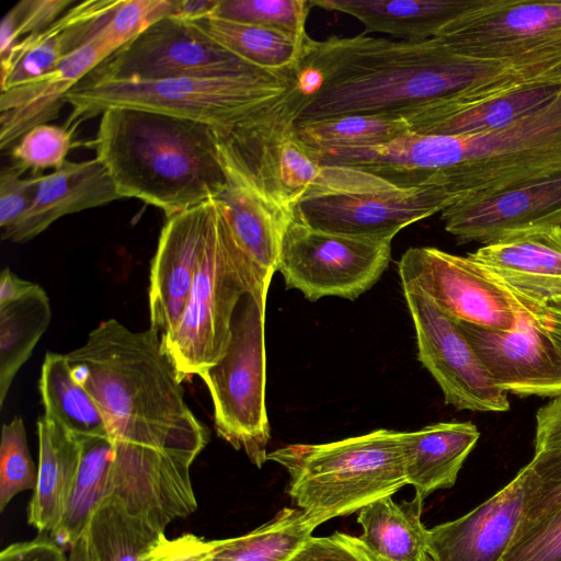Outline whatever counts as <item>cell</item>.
<instances>
[{
	"instance_id": "obj_15",
	"label": "cell",
	"mask_w": 561,
	"mask_h": 561,
	"mask_svg": "<svg viewBox=\"0 0 561 561\" xmlns=\"http://www.w3.org/2000/svg\"><path fill=\"white\" fill-rule=\"evenodd\" d=\"M417 343V357L443 391L445 403L458 410L506 412L508 393L491 378L455 322L425 293L402 285Z\"/></svg>"
},
{
	"instance_id": "obj_54",
	"label": "cell",
	"mask_w": 561,
	"mask_h": 561,
	"mask_svg": "<svg viewBox=\"0 0 561 561\" xmlns=\"http://www.w3.org/2000/svg\"><path fill=\"white\" fill-rule=\"evenodd\" d=\"M424 561H435L430 554H427L424 559Z\"/></svg>"
},
{
	"instance_id": "obj_23",
	"label": "cell",
	"mask_w": 561,
	"mask_h": 561,
	"mask_svg": "<svg viewBox=\"0 0 561 561\" xmlns=\"http://www.w3.org/2000/svg\"><path fill=\"white\" fill-rule=\"evenodd\" d=\"M107 170L95 157L66 161L48 174L38 175L32 204L24 216L2 231V239L28 241L59 218L121 199Z\"/></svg>"
},
{
	"instance_id": "obj_10",
	"label": "cell",
	"mask_w": 561,
	"mask_h": 561,
	"mask_svg": "<svg viewBox=\"0 0 561 561\" xmlns=\"http://www.w3.org/2000/svg\"><path fill=\"white\" fill-rule=\"evenodd\" d=\"M268 289L242 295L231 319L225 355L201 377L214 404L217 434L261 468L267 461L265 305Z\"/></svg>"
},
{
	"instance_id": "obj_13",
	"label": "cell",
	"mask_w": 561,
	"mask_h": 561,
	"mask_svg": "<svg viewBox=\"0 0 561 561\" xmlns=\"http://www.w3.org/2000/svg\"><path fill=\"white\" fill-rule=\"evenodd\" d=\"M227 50L192 22L164 16L93 69L83 81H161L266 72Z\"/></svg>"
},
{
	"instance_id": "obj_33",
	"label": "cell",
	"mask_w": 561,
	"mask_h": 561,
	"mask_svg": "<svg viewBox=\"0 0 561 561\" xmlns=\"http://www.w3.org/2000/svg\"><path fill=\"white\" fill-rule=\"evenodd\" d=\"M53 311L46 291L35 287L10 304L0 306V407L12 381L47 330Z\"/></svg>"
},
{
	"instance_id": "obj_25",
	"label": "cell",
	"mask_w": 561,
	"mask_h": 561,
	"mask_svg": "<svg viewBox=\"0 0 561 561\" xmlns=\"http://www.w3.org/2000/svg\"><path fill=\"white\" fill-rule=\"evenodd\" d=\"M115 0L76 2L42 32L23 37L1 59V91L34 80L87 43L90 26Z\"/></svg>"
},
{
	"instance_id": "obj_12",
	"label": "cell",
	"mask_w": 561,
	"mask_h": 561,
	"mask_svg": "<svg viewBox=\"0 0 561 561\" xmlns=\"http://www.w3.org/2000/svg\"><path fill=\"white\" fill-rule=\"evenodd\" d=\"M391 241L327 232L293 217L282 238L277 271L287 288L310 301L327 296L355 300L387 270Z\"/></svg>"
},
{
	"instance_id": "obj_32",
	"label": "cell",
	"mask_w": 561,
	"mask_h": 561,
	"mask_svg": "<svg viewBox=\"0 0 561 561\" xmlns=\"http://www.w3.org/2000/svg\"><path fill=\"white\" fill-rule=\"evenodd\" d=\"M47 416L77 438L110 436L104 416L84 387L75 379L66 354L48 352L38 381ZM111 437V436H110Z\"/></svg>"
},
{
	"instance_id": "obj_50",
	"label": "cell",
	"mask_w": 561,
	"mask_h": 561,
	"mask_svg": "<svg viewBox=\"0 0 561 561\" xmlns=\"http://www.w3.org/2000/svg\"><path fill=\"white\" fill-rule=\"evenodd\" d=\"M35 285V283L20 278L9 267L3 268L0 274V306L20 299Z\"/></svg>"
},
{
	"instance_id": "obj_53",
	"label": "cell",
	"mask_w": 561,
	"mask_h": 561,
	"mask_svg": "<svg viewBox=\"0 0 561 561\" xmlns=\"http://www.w3.org/2000/svg\"><path fill=\"white\" fill-rule=\"evenodd\" d=\"M550 304H552V305H557V306H561V298H560V299H558V300H556V301H553V302H550Z\"/></svg>"
},
{
	"instance_id": "obj_11",
	"label": "cell",
	"mask_w": 561,
	"mask_h": 561,
	"mask_svg": "<svg viewBox=\"0 0 561 561\" xmlns=\"http://www.w3.org/2000/svg\"><path fill=\"white\" fill-rule=\"evenodd\" d=\"M454 53L530 81L561 64V1L481 0L435 35Z\"/></svg>"
},
{
	"instance_id": "obj_26",
	"label": "cell",
	"mask_w": 561,
	"mask_h": 561,
	"mask_svg": "<svg viewBox=\"0 0 561 561\" xmlns=\"http://www.w3.org/2000/svg\"><path fill=\"white\" fill-rule=\"evenodd\" d=\"M481 0H310L312 5L359 20L368 33L424 41Z\"/></svg>"
},
{
	"instance_id": "obj_21",
	"label": "cell",
	"mask_w": 561,
	"mask_h": 561,
	"mask_svg": "<svg viewBox=\"0 0 561 561\" xmlns=\"http://www.w3.org/2000/svg\"><path fill=\"white\" fill-rule=\"evenodd\" d=\"M467 255L523 296L545 304L561 298V226L517 231Z\"/></svg>"
},
{
	"instance_id": "obj_46",
	"label": "cell",
	"mask_w": 561,
	"mask_h": 561,
	"mask_svg": "<svg viewBox=\"0 0 561 561\" xmlns=\"http://www.w3.org/2000/svg\"><path fill=\"white\" fill-rule=\"evenodd\" d=\"M211 540L185 534L174 539L163 536L146 554L145 561H210Z\"/></svg>"
},
{
	"instance_id": "obj_1",
	"label": "cell",
	"mask_w": 561,
	"mask_h": 561,
	"mask_svg": "<svg viewBox=\"0 0 561 561\" xmlns=\"http://www.w3.org/2000/svg\"><path fill=\"white\" fill-rule=\"evenodd\" d=\"M297 73L305 92L297 124L350 114L400 115L524 83L510 68L460 56L435 37L391 41L365 34L311 38Z\"/></svg>"
},
{
	"instance_id": "obj_39",
	"label": "cell",
	"mask_w": 561,
	"mask_h": 561,
	"mask_svg": "<svg viewBox=\"0 0 561 561\" xmlns=\"http://www.w3.org/2000/svg\"><path fill=\"white\" fill-rule=\"evenodd\" d=\"M524 468L528 476V495L515 538L561 508V447L535 453Z\"/></svg>"
},
{
	"instance_id": "obj_52",
	"label": "cell",
	"mask_w": 561,
	"mask_h": 561,
	"mask_svg": "<svg viewBox=\"0 0 561 561\" xmlns=\"http://www.w3.org/2000/svg\"><path fill=\"white\" fill-rule=\"evenodd\" d=\"M536 79L541 80H561V64L554 66L553 68H550L546 72H543L541 76L537 77ZM535 80V79H533Z\"/></svg>"
},
{
	"instance_id": "obj_34",
	"label": "cell",
	"mask_w": 561,
	"mask_h": 561,
	"mask_svg": "<svg viewBox=\"0 0 561 561\" xmlns=\"http://www.w3.org/2000/svg\"><path fill=\"white\" fill-rule=\"evenodd\" d=\"M314 528L299 508L285 507L245 535L211 540L210 561H287Z\"/></svg>"
},
{
	"instance_id": "obj_5",
	"label": "cell",
	"mask_w": 561,
	"mask_h": 561,
	"mask_svg": "<svg viewBox=\"0 0 561 561\" xmlns=\"http://www.w3.org/2000/svg\"><path fill=\"white\" fill-rule=\"evenodd\" d=\"M400 433L380 428L331 443L290 444L267 460L287 470L290 499L317 527L408 484Z\"/></svg>"
},
{
	"instance_id": "obj_14",
	"label": "cell",
	"mask_w": 561,
	"mask_h": 561,
	"mask_svg": "<svg viewBox=\"0 0 561 561\" xmlns=\"http://www.w3.org/2000/svg\"><path fill=\"white\" fill-rule=\"evenodd\" d=\"M402 285L415 286L454 320L492 330H512L520 306L485 266L434 247L408 249L398 263Z\"/></svg>"
},
{
	"instance_id": "obj_35",
	"label": "cell",
	"mask_w": 561,
	"mask_h": 561,
	"mask_svg": "<svg viewBox=\"0 0 561 561\" xmlns=\"http://www.w3.org/2000/svg\"><path fill=\"white\" fill-rule=\"evenodd\" d=\"M92 561H145L163 531L106 497L85 531Z\"/></svg>"
},
{
	"instance_id": "obj_18",
	"label": "cell",
	"mask_w": 561,
	"mask_h": 561,
	"mask_svg": "<svg viewBox=\"0 0 561 561\" xmlns=\"http://www.w3.org/2000/svg\"><path fill=\"white\" fill-rule=\"evenodd\" d=\"M527 495L528 476L523 467L468 514L427 529L428 554L435 561H500L522 524Z\"/></svg>"
},
{
	"instance_id": "obj_22",
	"label": "cell",
	"mask_w": 561,
	"mask_h": 561,
	"mask_svg": "<svg viewBox=\"0 0 561 561\" xmlns=\"http://www.w3.org/2000/svg\"><path fill=\"white\" fill-rule=\"evenodd\" d=\"M115 51L108 44L89 43L45 75L1 91L0 148L4 150L31 128L56 118L66 94Z\"/></svg>"
},
{
	"instance_id": "obj_44",
	"label": "cell",
	"mask_w": 561,
	"mask_h": 561,
	"mask_svg": "<svg viewBox=\"0 0 561 561\" xmlns=\"http://www.w3.org/2000/svg\"><path fill=\"white\" fill-rule=\"evenodd\" d=\"M287 561H378L365 543L344 533L310 536Z\"/></svg>"
},
{
	"instance_id": "obj_37",
	"label": "cell",
	"mask_w": 561,
	"mask_h": 561,
	"mask_svg": "<svg viewBox=\"0 0 561 561\" xmlns=\"http://www.w3.org/2000/svg\"><path fill=\"white\" fill-rule=\"evenodd\" d=\"M310 0H219L214 16L280 31L298 39L310 36L306 20Z\"/></svg>"
},
{
	"instance_id": "obj_45",
	"label": "cell",
	"mask_w": 561,
	"mask_h": 561,
	"mask_svg": "<svg viewBox=\"0 0 561 561\" xmlns=\"http://www.w3.org/2000/svg\"><path fill=\"white\" fill-rule=\"evenodd\" d=\"M23 170L12 165L0 174V227L2 231L14 226L30 208L38 175L23 178Z\"/></svg>"
},
{
	"instance_id": "obj_36",
	"label": "cell",
	"mask_w": 561,
	"mask_h": 561,
	"mask_svg": "<svg viewBox=\"0 0 561 561\" xmlns=\"http://www.w3.org/2000/svg\"><path fill=\"white\" fill-rule=\"evenodd\" d=\"M300 138L316 152L391 144L410 133L399 115L350 114L297 124Z\"/></svg>"
},
{
	"instance_id": "obj_7",
	"label": "cell",
	"mask_w": 561,
	"mask_h": 561,
	"mask_svg": "<svg viewBox=\"0 0 561 561\" xmlns=\"http://www.w3.org/2000/svg\"><path fill=\"white\" fill-rule=\"evenodd\" d=\"M297 80V68L144 82L81 80L66 94L65 101L72 106L71 122L118 106L225 127L283 96L295 88Z\"/></svg>"
},
{
	"instance_id": "obj_16",
	"label": "cell",
	"mask_w": 561,
	"mask_h": 561,
	"mask_svg": "<svg viewBox=\"0 0 561 561\" xmlns=\"http://www.w3.org/2000/svg\"><path fill=\"white\" fill-rule=\"evenodd\" d=\"M518 304L520 316L512 330H492L459 320L455 322L500 389L523 398L553 399L561 396V355L529 312Z\"/></svg>"
},
{
	"instance_id": "obj_19",
	"label": "cell",
	"mask_w": 561,
	"mask_h": 561,
	"mask_svg": "<svg viewBox=\"0 0 561 561\" xmlns=\"http://www.w3.org/2000/svg\"><path fill=\"white\" fill-rule=\"evenodd\" d=\"M561 90V80L535 79L492 96L468 94L400 114L419 135H477L505 128L534 113Z\"/></svg>"
},
{
	"instance_id": "obj_6",
	"label": "cell",
	"mask_w": 561,
	"mask_h": 561,
	"mask_svg": "<svg viewBox=\"0 0 561 561\" xmlns=\"http://www.w3.org/2000/svg\"><path fill=\"white\" fill-rule=\"evenodd\" d=\"M272 276L239 247L221 203L210 199L186 305L175 328L161 336L181 381L199 376L225 355L238 301L245 293L268 289Z\"/></svg>"
},
{
	"instance_id": "obj_41",
	"label": "cell",
	"mask_w": 561,
	"mask_h": 561,
	"mask_svg": "<svg viewBox=\"0 0 561 561\" xmlns=\"http://www.w3.org/2000/svg\"><path fill=\"white\" fill-rule=\"evenodd\" d=\"M72 147V130L53 124H42L26 131L13 146V165L24 172L58 169L67 161Z\"/></svg>"
},
{
	"instance_id": "obj_28",
	"label": "cell",
	"mask_w": 561,
	"mask_h": 561,
	"mask_svg": "<svg viewBox=\"0 0 561 561\" xmlns=\"http://www.w3.org/2000/svg\"><path fill=\"white\" fill-rule=\"evenodd\" d=\"M228 183L218 194L239 247L262 270L277 271L282 238L293 209L268 201L227 171Z\"/></svg>"
},
{
	"instance_id": "obj_38",
	"label": "cell",
	"mask_w": 561,
	"mask_h": 561,
	"mask_svg": "<svg viewBox=\"0 0 561 561\" xmlns=\"http://www.w3.org/2000/svg\"><path fill=\"white\" fill-rule=\"evenodd\" d=\"M173 5L174 0H118L96 22L89 43H105L117 50L156 21L172 16Z\"/></svg>"
},
{
	"instance_id": "obj_31",
	"label": "cell",
	"mask_w": 561,
	"mask_h": 561,
	"mask_svg": "<svg viewBox=\"0 0 561 561\" xmlns=\"http://www.w3.org/2000/svg\"><path fill=\"white\" fill-rule=\"evenodd\" d=\"M217 44L244 61L268 71L298 67L311 37L306 41L263 26L209 15L192 22Z\"/></svg>"
},
{
	"instance_id": "obj_30",
	"label": "cell",
	"mask_w": 561,
	"mask_h": 561,
	"mask_svg": "<svg viewBox=\"0 0 561 561\" xmlns=\"http://www.w3.org/2000/svg\"><path fill=\"white\" fill-rule=\"evenodd\" d=\"M81 446L77 474L56 528L49 534L61 547L70 549L85 534L89 523L108 496L113 440L110 436L78 438Z\"/></svg>"
},
{
	"instance_id": "obj_40",
	"label": "cell",
	"mask_w": 561,
	"mask_h": 561,
	"mask_svg": "<svg viewBox=\"0 0 561 561\" xmlns=\"http://www.w3.org/2000/svg\"><path fill=\"white\" fill-rule=\"evenodd\" d=\"M37 469L32 459L23 420L3 424L0 445V511L25 490H34Z\"/></svg>"
},
{
	"instance_id": "obj_17",
	"label": "cell",
	"mask_w": 561,
	"mask_h": 561,
	"mask_svg": "<svg viewBox=\"0 0 561 561\" xmlns=\"http://www.w3.org/2000/svg\"><path fill=\"white\" fill-rule=\"evenodd\" d=\"M445 230L459 243H493L531 228L561 226V170L499 193L458 202L442 211Z\"/></svg>"
},
{
	"instance_id": "obj_49",
	"label": "cell",
	"mask_w": 561,
	"mask_h": 561,
	"mask_svg": "<svg viewBox=\"0 0 561 561\" xmlns=\"http://www.w3.org/2000/svg\"><path fill=\"white\" fill-rule=\"evenodd\" d=\"M512 291L561 355V306L540 302Z\"/></svg>"
},
{
	"instance_id": "obj_48",
	"label": "cell",
	"mask_w": 561,
	"mask_h": 561,
	"mask_svg": "<svg viewBox=\"0 0 561 561\" xmlns=\"http://www.w3.org/2000/svg\"><path fill=\"white\" fill-rule=\"evenodd\" d=\"M561 447V396L536 413L535 453Z\"/></svg>"
},
{
	"instance_id": "obj_29",
	"label": "cell",
	"mask_w": 561,
	"mask_h": 561,
	"mask_svg": "<svg viewBox=\"0 0 561 561\" xmlns=\"http://www.w3.org/2000/svg\"><path fill=\"white\" fill-rule=\"evenodd\" d=\"M424 502L376 500L358 511V537L378 561H424L427 529L421 522Z\"/></svg>"
},
{
	"instance_id": "obj_24",
	"label": "cell",
	"mask_w": 561,
	"mask_h": 561,
	"mask_svg": "<svg viewBox=\"0 0 561 561\" xmlns=\"http://www.w3.org/2000/svg\"><path fill=\"white\" fill-rule=\"evenodd\" d=\"M480 438L470 421L439 422L414 432H401L404 472L415 497L455 485L458 473Z\"/></svg>"
},
{
	"instance_id": "obj_20",
	"label": "cell",
	"mask_w": 561,
	"mask_h": 561,
	"mask_svg": "<svg viewBox=\"0 0 561 561\" xmlns=\"http://www.w3.org/2000/svg\"><path fill=\"white\" fill-rule=\"evenodd\" d=\"M209 201L167 217L161 229L148 290L150 328L161 336L175 328L186 305L204 241Z\"/></svg>"
},
{
	"instance_id": "obj_47",
	"label": "cell",
	"mask_w": 561,
	"mask_h": 561,
	"mask_svg": "<svg viewBox=\"0 0 561 561\" xmlns=\"http://www.w3.org/2000/svg\"><path fill=\"white\" fill-rule=\"evenodd\" d=\"M0 561H68V556L51 537L42 535L8 546L1 551Z\"/></svg>"
},
{
	"instance_id": "obj_43",
	"label": "cell",
	"mask_w": 561,
	"mask_h": 561,
	"mask_svg": "<svg viewBox=\"0 0 561 561\" xmlns=\"http://www.w3.org/2000/svg\"><path fill=\"white\" fill-rule=\"evenodd\" d=\"M500 561H561V508L517 536Z\"/></svg>"
},
{
	"instance_id": "obj_42",
	"label": "cell",
	"mask_w": 561,
	"mask_h": 561,
	"mask_svg": "<svg viewBox=\"0 0 561 561\" xmlns=\"http://www.w3.org/2000/svg\"><path fill=\"white\" fill-rule=\"evenodd\" d=\"M75 0H22L11 8L2 18L0 24V58L21 41L42 32L56 22Z\"/></svg>"
},
{
	"instance_id": "obj_4",
	"label": "cell",
	"mask_w": 561,
	"mask_h": 561,
	"mask_svg": "<svg viewBox=\"0 0 561 561\" xmlns=\"http://www.w3.org/2000/svg\"><path fill=\"white\" fill-rule=\"evenodd\" d=\"M94 146L122 198L140 199L167 217L216 198L228 183L214 127L205 123L108 107Z\"/></svg>"
},
{
	"instance_id": "obj_3",
	"label": "cell",
	"mask_w": 561,
	"mask_h": 561,
	"mask_svg": "<svg viewBox=\"0 0 561 561\" xmlns=\"http://www.w3.org/2000/svg\"><path fill=\"white\" fill-rule=\"evenodd\" d=\"M371 163L394 185L439 186L456 203L556 172L561 170V90L505 128L461 136L408 133L376 148Z\"/></svg>"
},
{
	"instance_id": "obj_8",
	"label": "cell",
	"mask_w": 561,
	"mask_h": 561,
	"mask_svg": "<svg viewBox=\"0 0 561 561\" xmlns=\"http://www.w3.org/2000/svg\"><path fill=\"white\" fill-rule=\"evenodd\" d=\"M305 92L293 90L225 127H214L226 170L275 204L293 209L319 178L317 152L299 136Z\"/></svg>"
},
{
	"instance_id": "obj_9",
	"label": "cell",
	"mask_w": 561,
	"mask_h": 561,
	"mask_svg": "<svg viewBox=\"0 0 561 561\" xmlns=\"http://www.w3.org/2000/svg\"><path fill=\"white\" fill-rule=\"evenodd\" d=\"M455 203L439 186L401 187L356 168L322 165L293 214L313 229L392 240L403 228Z\"/></svg>"
},
{
	"instance_id": "obj_27",
	"label": "cell",
	"mask_w": 561,
	"mask_h": 561,
	"mask_svg": "<svg viewBox=\"0 0 561 561\" xmlns=\"http://www.w3.org/2000/svg\"><path fill=\"white\" fill-rule=\"evenodd\" d=\"M37 481L28 504V524L50 534L61 519L80 461L79 439L59 423L42 415L37 421Z\"/></svg>"
},
{
	"instance_id": "obj_2",
	"label": "cell",
	"mask_w": 561,
	"mask_h": 561,
	"mask_svg": "<svg viewBox=\"0 0 561 561\" xmlns=\"http://www.w3.org/2000/svg\"><path fill=\"white\" fill-rule=\"evenodd\" d=\"M66 357L72 376L101 410L113 442L194 460L207 445L209 432L186 404L182 381L154 329L136 332L116 319L104 320Z\"/></svg>"
},
{
	"instance_id": "obj_51",
	"label": "cell",
	"mask_w": 561,
	"mask_h": 561,
	"mask_svg": "<svg viewBox=\"0 0 561 561\" xmlns=\"http://www.w3.org/2000/svg\"><path fill=\"white\" fill-rule=\"evenodd\" d=\"M219 0H174L172 16L193 22L213 15Z\"/></svg>"
}]
</instances>
